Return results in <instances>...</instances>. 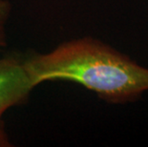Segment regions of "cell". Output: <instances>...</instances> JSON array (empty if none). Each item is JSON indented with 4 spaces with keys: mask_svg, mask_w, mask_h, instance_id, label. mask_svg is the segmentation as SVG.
I'll return each mask as SVG.
<instances>
[{
    "mask_svg": "<svg viewBox=\"0 0 148 147\" xmlns=\"http://www.w3.org/2000/svg\"><path fill=\"white\" fill-rule=\"evenodd\" d=\"M11 9L8 0H0V49L6 45V24L10 16Z\"/></svg>",
    "mask_w": 148,
    "mask_h": 147,
    "instance_id": "cell-3",
    "label": "cell"
},
{
    "mask_svg": "<svg viewBox=\"0 0 148 147\" xmlns=\"http://www.w3.org/2000/svg\"><path fill=\"white\" fill-rule=\"evenodd\" d=\"M12 146L11 140L5 130L4 122L2 120V117H0V147H9Z\"/></svg>",
    "mask_w": 148,
    "mask_h": 147,
    "instance_id": "cell-4",
    "label": "cell"
},
{
    "mask_svg": "<svg viewBox=\"0 0 148 147\" xmlns=\"http://www.w3.org/2000/svg\"><path fill=\"white\" fill-rule=\"evenodd\" d=\"M36 87L25 58L14 55L0 58V117L10 108L26 102Z\"/></svg>",
    "mask_w": 148,
    "mask_h": 147,
    "instance_id": "cell-2",
    "label": "cell"
},
{
    "mask_svg": "<svg viewBox=\"0 0 148 147\" xmlns=\"http://www.w3.org/2000/svg\"><path fill=\"white\" fill-rule=\"evenodd\" d=\"M25 64L36 86L50 80L73 81L112 104L134 102L148 92V68L93 37L32 55Z\"/></svg>",
    "mask_w": 148,
    "mask_h": 147,
    "instance_id": "cell-1",
    "label": "cell"
}]
</instances>
